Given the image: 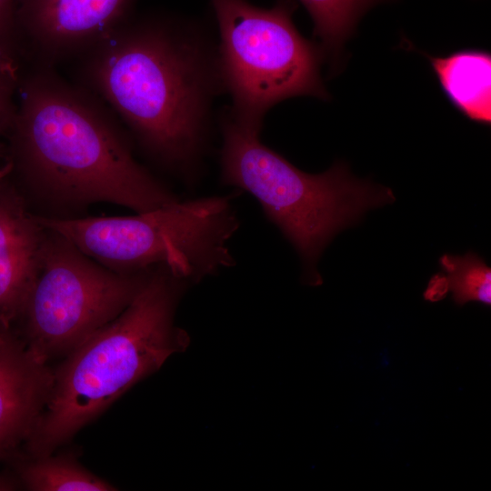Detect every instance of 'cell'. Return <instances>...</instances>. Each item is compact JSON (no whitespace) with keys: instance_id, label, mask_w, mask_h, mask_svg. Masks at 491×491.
I'll return each instance as SVG.
<instances>
[{"instance_id":"1","label":"cell","mask_w":491,"mask_h":491,"mask_svg":"<svg viewBox=\"0 0 491 491\" xmlns=\"http://www.w3.org/2000/svg\"><path fill=\"white\" fill-rule=\"evenodd\" d=\"M85 55L92 94L163 165L193 170L222 91L216 45L194 20L167 13L128 19Z\"/></svg>"},{"instance_id":"2","label":"cell","mask_w":491,"mask_h":491,"mask_svg":"<svg viewBox=\"0 0 491 491\" xmlns=\"http://www.w3.org/2000/svg\"><path fill=\"white\" fill-rule=\"evenodd\" d=\"M16 95L6 135L11 173L37 198L63 209L105 202L137 213L179 201L135 159L93 94L38 67L19 78Z\"/></svg>"},{"instance_id":"3","label":"cell","mask_w":491,"mask_h":491,"mask_svg":"<svg viewBox=\"0 0 491 491\" xmlns=\"http://www.w3.org/2000/svg\"><path fill=\"white\" fill-rule=\"evenodd\" d=\"M186 282L155 267L129 306L75 347L53 372L44 413L28 440L35 456L52 451L136 382L186 346L174 314Z\"/></svg>"},{"instance_id":"4","label":"cell","mask_w":491,"mask_h":491,"mask_svg":"<svg viewBox=\"0 0 491 491\" xmlns=\"http://www.w3.org/2000/svg\"><path fill=\"white\" fill-rule=\"evenodd\" d=\"M221 179L255 196L267 217L299 254L311 282L321 283L316 263L329 242L369 209L396 201L389 187L353 176L336 162L308 174L265 145L260 132L221 115Z\"/></svg>"},{"instance_id":"5","label":"cell","mask_w":491,"mask_h":491,"mask_svg":"<svg viewBox=\"0 0 491 491\" xmlns=\"http://www.w3.org/2000/svg\"><path fill=\"white\" fill-rule=\"evenodd\" d=\"M37 219L117 272L165 266L194 282L235 264L227 246L239 222L225 196L177 201L132 216Z\"/></svg>"},{"instance_id":"6","label":"cell","mask_w":491,"mask_h":491,"mask_svg":"<svg viewBox=\"0 0 491 491\" xmlns=\"http://www.w3.org/2000/svg\"><path fill=\"white\" fill-rule=\"evenodd\" d=\"M210 3L222 91L229 95L226 112L235 122L261 131L269 110L286 99H328L320 74L324 52L296 27L294 0H276L269 8L247 0Z\"/></svg>"},{"instance_id":"7","label":"cell","mask_w":491,"mask_h":491,"mask_svg":"<svg viewBox=\"0 0 491 491\" xmlns=\"http://www.w3.org/2000/svg\"><path fill=\"white\" fill-rule=\"evenodd\" d=\"M154 268L112 270L45 227L38 274L20 316L27 349L43 363L70 353L129 306Z\"/></svg>"},{"instance_id":"8","label":"cell","mask_w":491,"mask_h":491,"mask_svg":"<svg viewBox=\"0 0 491 491\" xmlns=\"http://www.w3.org/2000/svg\"><path fill=\"white\" fill-rule=\"evenodd\" d=\"M135 0H15L17 52L39 67L85 54L129 19Z\"/></svg>"},{"instance_id":"9","label":"cell","mask_w":491,"mask_h":491,"mask_svg":"<svg viewBox=\"0 0 491 491\" xmlns=\"http://www.w3.org/2000/svg\"><path fill=\"white\" fill-rule=\"evenodd\" d=\"M0 175V329L7 331L20 317L36 279L45 235L24 195Z\"/></svg>"},{"instance_id":"10","label":"cell","mask_w":491,"mask_h":491,"mask_svg":"<svg viewBox=\"0 0 491 491\" xmlns=\"http://www.w3.org/2000/svg\"><path fill=\"white\" fill-rule=\"evenodd\" d=\"M53 372L8 335L0 347V461L29 440L44 413Z\"/></svg>"},{"instance_id":"11","label":"cell","mask_w":491,"mask_h":491,"mask_svg":"<svg viewBox=\"0 0 491 491\" xmlns=\"http://www.w3.org/2000/svg\"><path fill=\"white\" fill-rule=\"evenodd\" d=\"M451 103L469 119L491 122V55L463 50L444 57H428Z\"/></svg>"},{"instance_id":"12","label":"cell","mask_w":491,"mask_h":491,"mask_svg":"<svg viewBox=\"0 0 491 491\" xmlns=\"http://www.w3.org/2000/svg\"><path fill=\"white\" fill-rule=\"evenodd\" d=\"M314 23L325 56L336 60L360 17L385 0H299Z\"/></svg>"},{"instance_id":"13","label":"cell","mask_w":491,"mask_h":491,"mask_svg":"<svg viewBox=\"0 0 491 491\" xmlns=\"http://www.w3.org/2000/svg\"><path fill=\"white\" fill-rule=\"evenodd\" d=\"M20 477L33 491H111L115 486L90 473L75 460L50 455L36 456L20 470Z\"/></svg>"},{"instance_id":"14","label":"cell","mask_w":491,"mask_h":491,"mask_svg":"<svg viewBox=\"0 0 491 491\" xmlns=\"http://www.w3.org/2000/svg\"><path fill=\"white\" fill-rule=\"evenodd\" d=\"M439 265L456 305L469 301L491 305V268L480 256L471 251L464 256L444 254Z\"/></svg>"},{"instance_id":"15","label":"cell","mask_w":491,"mask_h":491,"mask_svg":"<svg viewBox=\"0 0 491 491\" xmlns=\"http://www.w3.org/2000/svg\"><path fill=\"white\" fill-rule=\"evenodd\" d=\"M18 66L0 58V135L10 132L16 114Z\"/></svg>"},{"instance_id":"16","label":"cell","mask_w":491,"mask_h":491,"mask_svg":"<svg viewBox=\"0 0 491 491\" xmlns=\"http://www.w3.org/2000/svg\"><path fill=\"white\" fill-rule=\"evenodd\" d=\"M15 0H0V58L17 65Z\"/></svg>"},{"instance_id":"17","label":"cell","mask_w":491,"mask_h":491,"mask_svg":"<svg viewBox=\"0 0 491 491\" xmlns=\"http://www.w3.org/2000/svg\"><path fill=\"white\" fill-rule=\"evenodd\" d=\"M448 292V286L445 275L438 273L434 275L424 292V298L431 302L443 299Z\"/></svg>"},{"instance_id":"18","label":"cell","mask_w":491,"mask_h":491,"mask_svg":"<svg viewBox=\"0 0 491 491\" xmlns=\"http://www.w3.org/2000/svg\"><path fill=\"white\" fill-rule=\"evenodd\" d=\"M12 170V164L8 159L6 145L0 144V175Z\"/></svg>"},{"instance_id":"19","label":"cell","mask_w":491,"mask_h":491,"mask_svg":"<svg viewBox=\"0 0 491 491\" xmlns=\"http://www.w3.org/2000/svg\"><path fill=\"white\" fill-rule=\"evenodd\" d=\"M8 335L7 331L0 329V347L5 342Z\"/></svg>"},{"instance_id":"20","label":"cell","mask_w":491,"mask_h":491,"mask_svg":"<svg viewBox=\"0 0 491 491\" xmlns=\"http://www.w3.org/2000/svg\"><path fill=\"white\" fill-rule=\"evenodd\" d=\"M11 487L12 486L9 483L0 478V490H8L11 489Z\"/></svg>"}]
</instances>
